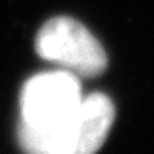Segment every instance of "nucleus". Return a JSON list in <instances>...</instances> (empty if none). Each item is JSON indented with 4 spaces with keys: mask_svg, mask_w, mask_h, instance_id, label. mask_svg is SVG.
Listing matches in <instances>:
<instances>
[{
    "mask_svg": "<svg viewBox=\"0 0 154 154\" xmlns=\"http://www.w3.org/2000/svg\"><path fill=\"white\" fill-rule=\"evenodd\" d=\"M37 53L75 76L93 78L104 71L108 58L101 43L85 25L70 17H55L40 28Z\"/></svg>",
    "mask_w": 154,
    "mask_h": 154,
    "instance_id": "7ed1b4c3",
    "label": "nucleus"
},
{
    "mask_svg": "<svg viewBox=\"0 0 154 154\" xmlns=\"http://www.w3.org/2000/svg\"><path fill=\"white\" fill-rule=\"evenodd\" d=\"M114 121V104L106 94L83 96L75 113L48 134L18 131L27 154H96Z\"/></svg>",
    "mask_w": 154,
    "mask_h": 154,
    "instance_id": "f257e3e1",
    "label": "nucleus"
},
{
    "mask_svg": "<svg viewBox=\"0 0 154 154\" xmlns=\"http://www.w3.org/2000/svg\"><path fill=\"white\" fill-rule=\"evenodd\" d=\"M81 86L70 71H48L32 76L20 94L18 131L48 134L58 129L78 108Z\"/></svg>",
    "mask_w": 154,
    "mask_h": 154,
    "instance_id": "f03ea898",
    "label": "nucleus"
}]
</instances>
